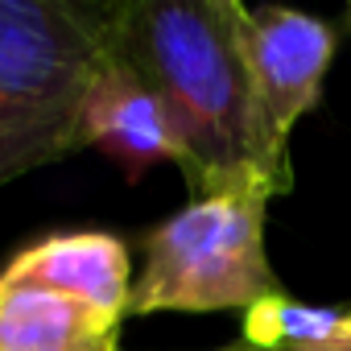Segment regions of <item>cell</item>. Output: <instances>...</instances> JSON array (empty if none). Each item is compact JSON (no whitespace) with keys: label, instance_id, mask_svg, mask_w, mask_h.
I'll return each instance as SVG.
<instances>
[{"label":"cell","instance_id":"7a4b0ae2","mask_svg":"<svg viewBox=\"0 0 351 351\" xmlns=\"http://www.w3.org/2000/svg\"><path fill=\"white\" fill-rule=\"evenodd\" d=\"M108 62L104 5L0 0V186L87 149L83 120Z\"/></svg>","mask_w":351,"mask_h":351},{"label":"cell","instance_id":"6da1fadb","mask_svg":"<svg viewBox=\"0 0 351 351\" xmlns=\"http://www.w3.org/2000/svg\"><path fill=\"white\" fill-rule=\"evenodd\" d=\"M236 9L240 0H128L104 5V29L112 54L161 99L186 145L195 195L240 182L285 195L293 173L265 136Z\"/></svg>","mask_w":351,"mask_h":351},{"label":"cell","instance_id":"ba28073f","mask_svg":"<svg viewBox=\"0 0 351 351\" xmlns=\"http://www.w3.org/2000/svg\"><path fill=\"white\" fill-rule=\"evenodd\" d=\"M240 343L256 351H351V310L277 293L240 314Z\"/></svg>","mask_w":351,"mask_h":351},{"label":"cell","instance_id":"8992f818","mask_svg":"<svg viewBox=\"0 0 351 351\" xmlns=\"http://www.w3.org/2000/svg\"><path fill=\"white\" fill-rule=\"evenodd\" d=\"M83 145L108 153L128 178H145V173L161 161H173L182 173L191 169L186 145L173 132L161 99L112 54V62L104 66L91 104H87V120H83Z\"/></svg>","mask_w":351,"mask_h":351},{"label":"cell","instance_id":"5b68a950","mask_svg":"<svg viewBox=\"0 0 351 351\" xmlns=\"http://www.w3.org/2000/svg\"><path fill=\"white\" fill-rule=\"evenodd\" d=\"M5 285H38L62 298L91 306L95 314L124 322L132 306V256L128 244L112 232H54L21 248L5 273Z\"/></svg>","mask_w":351,"mask_h":351},{"label":"cell","instance_id":"30bf717a","mask_svg":"<svg viewBox=\"0 0 351 351\" xmlns=\"http://www.w3.org/2000/svg\"><path fill=\"white\" fill-rule=\"evenodd\" d=\"M347 17H351V5H347Z\"/></svg>","mask_w":351,"mask_h":351},{"label":"cell","instance_id":"277c9868","mask_svg":"<svg viewBox=\"0 0 351 351\" xmlns=\"http://www.w3.org/2000/svg\"><path fill=\"white\" fill-rule=\"evenodd\" d=\"M236 25L252 95L265 120V136L273 153L289 161L293 124L322 99V83L335 58V29L285 5H256V9L240 5Z\"/></svg>","mask_w":351,"mask_h":351},{"label":"cell","instance_id":"52a82bcc","mask_svg":"<svg viewBox=\"0 0 351 351\" xmlns=\"http://www.w3.org/2000/svg\"><path fill=\"white\" fill-rule=\"evenodd\" d=\"M120 326L75 298L0 281V351H120Z\"/></svg>","mask_w":351,"mask_h":351},{"label":"cell","instance_id":"3957f363","mask_svg":"<svg viewBox=\"0 0 351 351\" xmlns=\"http://www.w3.org/2000/svg\"><path fill=\"white\" fill-rule=\"evenodd\" d=\"M269 199H277L269 182H240L195 195L153 223L141 236V273L128 314H244L285 293L265 252Z\"/></svg>","mask_w":351,"mask_h":351},{"label":"cell","instance_id":"9c48e42d","mask_svg":"<svg viewBox=\"0 0 351 351\" xmlns=\"http://www.w3.org/2000/svg\"><path fill=\"white\" fill-rule=\"evenodd\" d=\"M219 351H256V347H248V343H236V347H219Z\"/></svg>","mask_w":351,"mask_h":351}]
</instances>
